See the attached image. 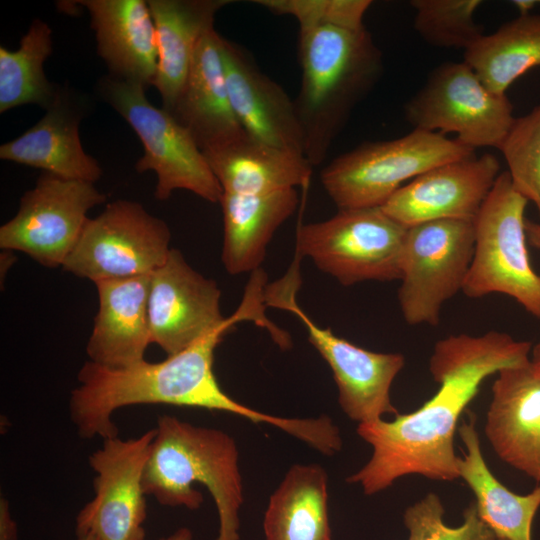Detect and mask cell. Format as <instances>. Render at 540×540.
<instances>
[{"instance_id":"f546056e","label":"cell","mask_w":540,"mask_h":540,"mask_svg":"<svg viewBox=\"0 0 540 540\" xmlns=\"http://www.w3.org/2000/svg\"><path fill=\"white\" fill-rule=\"evenodd\" d=\"M479 0H413L414 29L429 45L462 48L464 51L482 35L474 15Z\"/></svg>"},{"instance_id":"8992f818","label":"cell","mask_w":540,"mask_h":540,"mask_svg":"<svg viewBox=\"0 0 540 540\" xmlns=\"http://www.w3.org/2000/svg\"><path fill=\"white\" fill-rule=\"evenodd\" d=\"M527 203L508 172H500L474 221V253L462 292L469 298L507 295L540 319V275L526 246Z\"/></svg>"},{"instance_id":"ffe728a7","label":"cell","mask_w":540,"mask_h":540,"mask_svg":"<svg viewBox=\"0 0 540 540\" xmlns=\"http://www.w3.org/2000/svg\"><path fill=\"white\" fill-rule=\"evenodd\" d=\"M95 31L98 55L111 76L154 86L158 51L156 29L147 1L81 0Z\"/></svg>"},{"instance_id":"60d3db41","label":"cell","mask_w":540,"mask_h":540,"mask_svg":"<svg viewBox=\"0 0 540 540\" xmlns=\"http://www.w3.org/2000/svg\"><path fill=\"white\" fill-rule=\"evenodd\" d=\"M495 540H503V539H498V538H496Z\"/></svg>"},{"instance_id":"d590c367","label":"cell","mask_w":540,"mask_h":540,"mask_svg":"<svg viewBox=\"0 0 540 540\" xmlns=\"http://www.w3.org/2000/svg\"><path fill=\"white\" fill-rule=\"evenodd\" d=\"M530 365L534 374L540 378V338L531 349Z\"/></svg>"},{"instance_id":"1f68e13d","label":"cell","mask_w":540,"mask_h":540,"mask_svg":"<svg viewBox=\"0 0 540 540\" xmlns=\"http://www.w3.org/2000/svg\"><path fill=\"white\" fill-rule=\"evenodd\" d=\"M440 497L428 493L409 506L403 515L407 540H495L493 531L479 517L475 502L464 510L463 522L456 527L445 524Z\"/></svg>"},{"instance_id":"8fae6325","label":"cell","mask_w":540,"mask_h":540,"mask_svg":"<svg viewBox=\"0 0 540 540\" xmlns=\"http://www.w3.org/2000/svg\"><path fill=\"white\" fill-rule=\"evenodd\" d=\"M475 220L442 219L407 230L398 303L411 326H437L441 310L462 287L471 265Z\"/></svg>"},{"instance_id":"cb8c5ba5","label":"cell","mask_w":540,"mask_h":540,"mask_svg":"<svg viewBox=\"0 0 540 540\" xmlns=\"http://www.w3.org/2000/svg\"><path fill=\"white\" fill-rule=\"evenodd\" d=\"M229 0H148L153 17L158 65L154 86L169 112L186 81L197 45L214 26L216 13Z\"/></svg>"},{"instance_id":"52a82bcc","label":"cell","mask_w":540,"mask_h":540,"mask_svg":"<svg viewBox=\"0 0 540 540\" xmlns=\"http://www.w3.org/2000/svg\"><path fill=\"white\" fill-rule=\"evenodd\" d=\"M407 230L381 207L340 209L300 226L295 253L344 286L400 280Z\"/></svg>"},{"instance_id":"4fadbf2b","label":"cell","mask_w":540,"mask_h":540,"mask_svg":"<svg viewBox=\"0 0 540 540\" xmlns=\"http://www.w3.org/2000/svg\"><path fill=\"white\" fill-rule=\"evenodd\" d=\"M106 201L94 183L42 174L20 199L17 214L0 228V247L21 251L48 268L63 267L89 220Z\"/></svg>"},{"instance_id":"3957f363","label":"cell","mask_w":540,"mask_h":540,"mask_svg":"<svg viewBox=\"0 0 540 540\" xmlns=\"http://www.w3.org/2000/svg\"><path fill=\"white\" fill-rule=\"evenodd\" d=\"M300 89L294 100L304 156L314 167L343 129L352 110L374 87L382 52L366 28H299Z\"/></svg>"},{"instance_id":"836d02e7","label":"cell","mask_w":540,"mask_h":540,"mask_svg":"<svg viewBox=\"0 0 540 540\" xmlns=\"http://www.w3.org/2000/svg\"><path fill=\"white\" fill-rule=\"evenodd\" d=\"M0 540H18V527L4 496L0 497Z\"/></svg>"},{"instance_id":"4316f807","label":"cell","mask_w":540,"mask_h":540,"mask_svg":"<svg viewBox=\"0 0 540 540\" xmlns=\"http://www.w3.org/2000/svg\"><path fill=\"white\" fill-rule=\"evenodd\" d=\"M266 540H331L328 477L317 464H295L269 498Z\"/></svg>"},{"instance_id":"4dcf8cb0","label":"cell","mask_w":540,"mask_h":540,"mask_svg":"<svg viewBox=\"0 0 540 540\" xmlns=\"http://www.w3.org/2000/svg\"><path fill=\"white\" fill-rule=\"evenodd\" d=\"M516 189L540 218V104L515 120L499 149Z\"/></svg>"},{"instance_id":"9a60e30c","label":"cell","mask_w":540,"mask_h":540,"mask_svg":"<svg viewBox=\"0 0 540 540\" xmlns=\"http://www.w3.org/2000/svg\"><path fill=\"white\" fill-rule=\"evenodd\" d=\"M217 283L194 270L172 248L150 274L148 321L152 343L177 354L229 322L220 308Z\"/></svg>"},{"instance_id":"f1b7e54d","label":"cell","mask_w":540,"mask_h":540,"mask_svg":"<svg viewBox=\"0 0 540 540\" xmlns=\"http://www.w3.org/2000/svg\"><path fill=\"white\" fill-rule=\"evenodd\" d=\"M52 53V30L40 19L31 23L17 50L0 47V112L37 104L48 110L62 92L44 73L43 64Z\"/></svg>"},{"instance_id":"7a4b0ae2","label":"cell","mask_w":540,"mask_h":540,"mask_svg":"<svg viewBox=\"0 0 540 540\" xmlns=\"http://www.w3.org/2000/svg\"><path fill=\"white\" fill-rule=\"evenodd\" d=\"M229 322L187 349L152 363L145 359L125 367L86 361L78 386L71 391L69 415L83 439L118 436L112 416L137 404H167L232 413L254 423H265L293 435L296 418L266 414L234 400L220 387L213 369L215 349L231 327L246 320L237 310Z\"/></svg>"},{"instance_id":"2e32d148","label":"cell","mask_w":540,"mask_h":540,"mask_svg":"<svg viewBox=\"0 0 540 540\" xmlns=\"http://www.w3.org/2000/svg\"><path fill=\"white\" fill-rule=\"evenodd\" d=\"M489 153L434 167L400 187L381 209L409 228L442 219L475 220L500 174Z\"/></svg>"},{"instance_id":"ba28073f","label":"cell","mask_w":540,"mask_h":540,"mask_svg":"<svg viewBox=\"0 0 540 540\" xmlns=\"http://www.w3.org/2000/svg\"><path fill=\"white\" fill-rule=\"evenodd\" d=\"M104 99L129 123L144 147L137 172H155V198L166 200L178 189L219 203L223 189L189 131L169 112L147 99L145 88L112 76L100 82Z\"/></svg>"},{"instance_id":"e575fe53","label":"cell","mask_w":540,"mask_h":540,"mask_svg":"<svg viewBox=\"0 0 540 540\" xmlns=\"http://www.w3.org/2000/svg\"><path fill=\"white\" fill-rule=\"evenodd\" d=\"M526 238L529 244L540 249V223L532 220L525 221Z\"/></svg>"},{"instance_id":"e0dca14e","label":"cell","mask_w":540,"mask_h":540,"mask_svg":"<svg viewBox=\"0 0 540 540\" xmlns=\"http://www.w3.org/2000/svg\"><path fill=\"white\" fill-rule=\"evenodd\" d=\"M222 59L230 103L243 131L259 142L304 156L294 100L239 45L224 37Z\"/></svg>"},{"instance_id":"7402d4cb","label":"cell","mask_w":540,"mask_h":540,"mask_svg":"<svg viewBox=\"0 0 540 540\" xmlns=\"http://www.w3.org/2000/svg\"><path fill=\"white\" fill-rule=\"evenodd\" d=\"M80 115L62 92L45 115L21 136L0 147V158L58 177L94 183L102 175L79 137Z\"/></svg>"},{"instance_id":"f35d334b","label":"cell","mask_w":540,"mask_h":540,"mask_svg":"<svg viewBox=\"0 0 540 540\" xmlns=\"http://www.w3.org/2000/svg\"><path fill=\"white\" fill-rule=\"evenodd\" d=\"M512 3L518 8L519 14H528L538 2L532 0H518L513 1Z\"/></svg>"},{"instance_id":"7c38bea8","label":"cell","mask_w":540,"mask_h":540,"mask_svg":"<svg viewBox=\"0 0 540 540\" xmlns=\"http://www.w3.org/2000/svg\"><path fill=\"white\" fill-rule=\"evenodd\" d=\"M170 239L165 221L137 202L117 200L89 218L62 268L94 283L148 275L166 261Z\"/></svg>"},{"instance_id":"277c9868","label":"cell","mask_w":540,"mask_h":540,"mask_svg":"<svg viewBox=\"0 0 540 540\" xmlns=\"http://www.w3.org/2000/svg\"><path fill=\"white\" fill-rule=\"evenodd\" d=\"M143 475V487L160 505L198 509L204 485L218 512L216 540H239L243 484L239 452L226 432L161 415Z\"/></svg>"},{"instance_id":"8d00e7d4","label":"cell","mask_w":540,"mask_h":540,"mask_svg":"<svg viewBox=\"0 0 540 540\" xmlns=\"http://www.w3.org/2000/svg\"><path fill=\"white\" fill-rule=\"evenodd\" d=\"M192 538H193V535H192L191 530L187 527H182V528L177 529L172 534L166 537H162L159 540H192Z\"/></svg>"},{"instance_id":"44dd1931","label":"cell","mask_w":540,"mask_h":540,"mask_svg":"<svg viewBox=\"0 0 540 540\" xmlns=\"http://www.w3.org/2000/svg\"><path fill=\"white\" fill-rule=\"evenodd\" d=\"M150 274L95 283L99 307L86 346L89 361L125 367L144 360L152 343L148 321Z\"/></svg>"},{"instance_id":"9c48e42d","label":"cell","mask_w":540,"mask_h":540,"mask_svg":"<svg viewBox=\"0 0 540 540\" xmlns=\"http://www.w3.org/2000/svg\"><path fill=\"white\" fill-rule=\"evenodd\" d=\"M299 267L292 266L283 279L268 287L264 301L292 312L304 325L309 342L329 365L338 388L343 412L358 424L400 414L391 401V386L405 365L401 353H379L359 347L317 325L297 304Z\"/></svg>"},{"instance_id":"5bb4252c","label":"cell","mask_w":540,"mask_h":540,"mask_svg":"<svg viewBox=\"0 0 540 540\" xmlns=\"http://www.w3.org/2000/svg\"><path fill=\"white\" fill-rule=\"evenodd\" d=\"M154 435L153 428L134 438H106L89 455L95 472L94 497L76 516V536L89 533L99 540H145L143 475Z\"/></svg>"},{"instance_id":"5b68a950","label":"cell","mask_w":540,"mask_h":540,"mask_svg":"<svg viewBox=\"0 0 540 540\" xmlns=\"http://www.w3.org/2000/svg\"><path fill=\"white\" fill-rule=\"evenodd\" d=\"M475 155L456 138L413 129L409 134L364 142L336 157L321 183L340 209L381 207L404 182L442 164Z\"/></svg>"},{"instance_id":"484cf974","label":"cell","mask_w":540,"mask_h":540,"mask_svg":"<svg viewBox=\"0 0 540 540\" xmlns=\"http://www.w3.org/2000/svg\"><path fill=\"white\" fill-rule=\"evenodd\" d=\"M475 416L462 421L458 433L466 448L457 459L459 478L475 496L479 517L503 540H532L534 518L540 508V484L532 492L520 495L509 490L487 466L475 427Z\"/></svg>"},{"instance_id":"6da1fadb","label":"cell","mask_w":540,"mask_h":540,"mask_svg":"<svg viewBox=\"0 0 540 540\" xmlns=\"http://www.w3.org/2000/svg\"><path fill=\"white\" fill-rule=\"evenodd\" d=\"M531 349L529 341L495 330L437 341L429 359L430 374L439 384L437 392L412 413L358 424L357 434L372 447V455L347 482L373 495L406 475L458 479L454 438L460 416L487 377L528 363Z\"/></svg>"},{"instance_id":"ac0fdd59","label":"cell","mask_w":540,"mask_h":540,"mask_svg":"<svg viewBox=\"0 0 540 540\" xmlns=\"http://www.w3.org/2000/svg\"><path fill=\"white\" fill-rule=\"evenodd\" d=\"M484 432L502 461L540 484V378L530 361L497 372Z\"/></svg>"},{"instance_id":"d6986e66","label":"cell","mask_w":540,"mask_h":540,"mask_svg":"<svg viewBox=\"0 0 540 540\" xmlns=\"http://www.w3.org/2000/svg\"><path fill=\"white\" fill-rule=\"evenodd\" d=\"M223 37L209 28L201 37L186 81L169 113L202 151L245 135L230 103L222 59Z\"/></svg>"},{"instance_id":"74e56055","label":"cell","mask_w":540,"mask_h":540,"mask_svg":"<svg viewBox=\"0 0 540 540\" xmlns=\"http://www.w3.org/2000/svg\"><path fill=\"white\" fill-rule=\"evenodd\" d=\"M16 260V257L11 250H4V252L1 253V277L5 276L6 272L10 268V266L13 264V262Z\"/></svg>"},{"instance_id":"30bf717a","label":"cell","mask_w":540,"mask_h":540,"mask_svg":"<svg viewBox=\"0 0 540 540\" xmlns=\"http://www.w3.org/2000/svg\"><path fill=\"white\" fill-rule=\"evenodd\" d=\"M404 112L414 129L454 133L474 150H499L515 120L507 95L489 90L464 61L436 67Z\"/></svg>"},{"instance_id":"83f0119b","label":"cell","mask_w":540,"mask_h":540,"mask_svg":"<svg viewBox=\"0 0 540 540\" xmlns=\"http://www.w3.org/2000/svg\"><path fill=\"white\" fill-rule=\"evenodd\" d=\"M496 94L540 66V15L519 14L495 32L482 35L464 51V60Z\"/></svg>"},{"instance_id":"d6a6232c","label":"cell","mask_w":540,"mask_h":540,"mask_svg":"<svg viewBox=\"0 0 540 540\" xmlns=\"http://www.w3.org/2000/svg\"><path fill=\"white\" fill-rule=\"evenodd\" d=\"M258 5L277 15H289L299 28L334 26L361 30L370 0H257Z\"/></svg>"},{"instance_id":"603a6c76","label":"cell","mask_w":540,"mask_h":540,"mask_svg":"<svg viewBox=\"0 0 540 540\" xmlns=\"http://www.w3.org/2000/svg\"><path fill=\"white\" fill-rule=\"evenodd\" d=\"M223 192L261 195L307 187L313 166L300 154L259 142L247 134L203 151Z\"/></svg>"},{"instance_id":"d4e9b609","label":"cell","mask_w":540,"mask_h":540,"mask_svg":"<svg viewBox=\"0 0 540 540\" xmlns=\"http://www.w3.org/2000/svg\"><path fill=\"white\" fill-rule=\"evenodd\" d=\"M296 189L261 195L223 192L222 262L232 275L259 270L276 230L296 210Z\"/></svg>"},{"instance_id":"ab89813d","label":"cell","mask_w":540,"mask_h":540,"mask_svg":"<svg viewBox=\"0 0 540 540\" xmlns=\"http://www.w3.org/2000/svg\"><path fill=\"white\" fill-rule=\"evenodd\" d=\"M76 539L77 540H99L94 535L89 534V533L88 534H83V535H80V536H76Z\"/></svg>"}]
</instances>
